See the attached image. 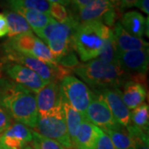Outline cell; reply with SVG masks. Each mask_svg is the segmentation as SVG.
<instances>
[{
  "mask_svg": "<svg viewBox=\"0 0 149 149\" xmlns=\"http://www.w3.org/2000/svg\"><path fill=\"white\" fill-rule=\"evenodd\" d=\"M95 91L103 96L118 123L124 127H127L131 123L130 110L123 101L121 91L119 89L107 88Z\"/></svg>",
  "mask_w": 149,
  "mask_h": 149,
  "instance_id": "cell-13",
  "label": "cell"
},
{
  "mask_svg": "<svg viewBox=\"0 0 149 149\" xmlns=\"http://www.w3.org/2000/svg\"><path fill=\"white\" fill-rule=\"evenodd\" d=\"M100 132V128L87 120H84L76 132L72 145L76 149H95Z\"/></svg>",
  "mask_w": 149,
  "mask_h": 149,
  "instance_id": "cell-16",
  "label": "cell"
},
{
  "mask_svg": "<svg viewBox=\"0 0 149 149\" xmlns=\"http://www.w3.org/2000/svg\"><path fill=\"white\" fill-rule=\"evenodd\" d=\"M12 11L18 13L19 15L24 17L28 25L34 32L39 31L49 24L53 19L49 14L44 13L37 10L27 9L22 7H15L11 8Z\"/></svg>",
  "mask_w": 149,
  "mask_h": 149,
  "instance_id": "cell-20",
  "label": "cell"
},
{
  "mask_svg": "<svg viewBox=\"0 0 149 149\" xmlns=\"http://www.w3.org/2000/svg\"><path fill=\"white\" fill-rule=\"evenodd\" d=\"M22 149H34V148H31L30 146H26L25 148H23Z\"/></svg>",
  "mask_w": 149,
  "mask_h": 149,
  "instance_id": "cell-39",
  "label": "cell"
},
{
  "mask_svg": "<svg viewBox=\"0 0 149 149\" xmlns=\"http://www.w3.org/2000/svg\"><path fill=\"white\" fill-rule=\"evenodd\" d=\"M115 149H131L133 147V141L128 134L127 128L124 126L118 124L117 126L107 130Z\"/></svg>",
  "mask_w": 149,
  "mask_h": 149,
  "instance_id": "cell-23",
  "label": "cell"
},
{
  "mask_svg": "<svg viewBox=\"0 0 149 149\" xmlns=\"http://www.w3.org/2000/svg\"><path fill=\"white\" fill-rule=\"evenodd\" d=\"M0 65H2V56H1V52H0Z\"/></svg>",
  "mask_w": 149,
  "mask_h": 149,
  "instance_id": "cell-40",
  "label": "cell"
},
{
  "mask_svg": "<svg viewBox=\"0 0 149 149\" xmlns=\"http://www.w3.org/2000/svg\"><path fill=\"white\" fill-rule=\"evenodd\" d=\"M78 25L79 22L76 19L67 22H59L53 19L42 29L34 32L46 42L49 41L70 42L73 41V35Z\"/></svg>",
  "mask_w": 149,
  "mask_h": 149,
  "instance_id": "cell-12",
  "label": "cell"
},
{
  "mask_svg": "<svg viewBox=\"0 0 149 149\" xmlns=\"http://www.w3.org/2000/svg\"><path fill=\"white\" fill-rule=\"evenodd\" d=\"M123 29L133 37L142 38L146 34L148 37V17L136 11L125 13L119 22Z\"/></svg>",
  "mask_w": 149,
  "mask_h": 149,
  "instance_id": "cell-19",
  "label": "cell"
},
{
  "mask_svg": "<svg viewBox=\"0 0 149 149\" xmlns=\"http://www.w3.org/2000/svg\"><path fill=\"white\" fill-rule=\"evenodd\" d=\"M130 124H133L145 132H148L149 124L148 104L143 103L140 106L130 111Z\"/></svg>",
  "mask_w": 149,
  "mask_h": 149,
  "instance_id": "cell-25",
  "label": "cell"
},
{
  "mask_svg": "<svg viewBox=\"0 0 149 149\" xmlns=\"http://www.w3.org/2000/svg\"><path fill=\"white\" fill-rule=\"evenodd\" d=\"M112 31L117 47L118 52L148 48V43L146 42L142 38L130 35L123 29L119 22H117L113 25V29H112Z\"/></svg>",
  "mask_w": 149,
  "mask_h": 149,
  "instance_id": "cell-18",
  "label": "cell"
},
{
  "mask_svg": "<svg viewBox=\"0 0 149 149\" xmlns=\"http://www.w3.org/2000/svg\"><path fill=\"white\" fill-rule=\"evenodd\" d=\"M62 108L64 111L65 118V123H66L70 139L72 143L81 123L86 119L81 113L77 111L73 107L70 105L69 103L65 100L64 96H63V101H62Z\"/></svg>",
  "mask_w": 149,
  "mask_h": 149,
  "instance_id": "cell-22",
  "label": "cell"
},
{
  "mask_svg": "<svg viewBox=\"0 0 149 149\" xmlns=\"http://www.w3.org/2000/svg\"><path fill=\"white\" fill-rule=\"evenodd\" d=\"M33 129L34 132L58 142L66 148L70 149L73 146L67 130L63 108L45 116H38Z\"/></svg>",
  "mask_w": 149,
  "mask_h": 149,
  "instance_id": "cell-5",
  "label": "cell"
},
{
  "mask_svg": "<svg viewBox=\"0 0 149 149\" xmlns=\"http://www.w3.org/2000/svg\"><path fill=\"white\" fill-rule=\"evenodd\" d=\"M72 70L95 91L107 88L119 89L128 80V73L119 65L106 63L99 59L80 64Z\"/></svg>",
  "mask_w": 149,
  "mask_h": 149,
  "instance_id": "cell-2",
  "label": "cell"
},
{
  "mask_svg": "<svg viewBox=\"0 0 149 149\" xmlns=\"http://www.w3.org/2000/svg\"><path fill=\"white\" fill-rule=\"evenodd\" d=\"M32 141V131L20 123H13L0 134V149H22Z\"/></svg>",
  "mask_w": 149,
  "mask_h": 149,
  "instance_id": "cell-11",
  "label": "cell"
},
{
  "mask_svg": "<svg viewBox=\"0 0 149 149\" xmlns=\"http://www.w3.org/2000/svg\"><path fill=\"white\" fill-rule=\"evenodd\" d=\"M2 67L8 78L34 93L47 84L37 73L22 65L5 61L2 63Z\"/></svg>",
  "mask_w": 149,
  "mask_h": 149,
  "instance_id": "cell-9",
  "label": "cell"
},
{
  "mask_svg": "<svg viewBox=\"0 0 149 149\" xmlns=\"http://www.w3.org/2000/svg\"><path fill=\"white\" fill-rule=\"evenodd\" d=\"M7 76H5V74L3 72V67L2 65H0V84L5 80V78Z\"/></svg>",
  "mask_w": 149,
  "mask_h": 149,
  "instance_id": "cell-38",
  "label": "cell"
},
{
  "mask_svg": "<svg viewBox=\"0 0 149 149\" xmlns=\"http://www.w3.org/2000/svg\"><path fill=\"white\" fill-rule=\"evenodd\" d=\"M11 8L15 7H22L27 9L37 10L49 14L51 3L47 0H7Z\"/></svg>",
  "mask_w": 149,
  "mask_h": 149,
  "instance_id": "cell-26",
  "label": "cell"
},
{
  "mask_svg": "<svg viewBox=\"0 0 149 149\" xmlns=\"http://www.w3.org/2000/svg\"><path fill=\"white\" fill-rule=\"evenodd\" d=\"M120 88L123 101L124 102L129 110H133L137 107L140 106L146 100V88L139 82L128 80Z\"/></svg>",
  "mask_w": 149,
  "mask_h": 149,
  "instance_id": "cell-17",
  "label": "cell"
},
{
  "mask_svg": "<svg viewBox=\"0 0 149 149\" xmlns=\"http://www.w3.org/2000/svg\"><path fill=\"white\" fill-rule=\"evenodd\" d=\"M85 116L87 121L95 124L104 132L119 124L113 116L103 96L95 91L86 109Z\"/></svg>",
  "mask_w": 149,
  "mask_h": 149,
  "instance_id": "cell-8",
  "label": "cell"
},
{
  "mask_svg": "<svg viewBox=\"0 0 149 149\" xmlns=\"http://www.w3.org/2000/svg\"><path fill=\"white\" fill-rule=\"evenodd\" d=\"M38 116H45L62 108L63 95L58 82H49L36 93Z\"/></svg>",
  "mask_w": 149,
  "mask_h": 149,
  "instance_id": "cell-10",
  "label": "cell"
},
{
  "mask_svg": "<svg viewBox=\"0 0 149 149\" xmlns=\"http://www.w3.org/2000/svg\"><path fill=\"white\" fill-rule=\"evenodd\" d=\"M12 123L10 115L3 107L0 105V134L3 133Z\"/></svg>",
  "mask_w": 149,
  "mask_h": 149,
  "instance_id": "cell-31",
  "label": "cell"
},
{
  "mask_svg": "<svg viewBox=\"0 0 149 149\" xmlns=\"http://www.w3.org/2000/svg\"><path fill=\"white\" fill-rule=\"evenodd\" d=\"M8 22L5 15L3 13H0V37L8 35Z\"/></svg>",
  "mask_w": 149,
  "mask_h": 149,
  "instance_id": "cell-32",
  "label": "cell"
},
{
  "mask_svg": "<svg viewBox=\"0 0 149 149\" xmlns=\"http://www.w3.org/2000/svg\"><path fill=\"white\" fill-rule=\"evenodd\" d=\"M8 22V36L13 37L25 33L32 32V28L28 25L23 17L12 10H6L3 13Z\"/></svg>",
  "mask_w": 149,
  "mask_h": 149,
  "instance_id": "cell-21",
  "label": "cell"
},
{
  "mask_svg": "<svg viewBox=\"0 0 149 149\" xmlns=\"http://www.w3.org/2000/svg\"><path fill=\"white\" fill-rule=\"evenodd\" d=\"M0 105L15 122L34 128L38 118L36 93L6 77L0 84Z\"/></svg>",
  "mask_w": 149,
  "mask_h": 149,
  "instance_id": "cell-1",
  "label": "cell"
},
{
  "mask_svg": "<svg viewBox=\"0 0 149 149\" xmlns=\"http://www.w3.org/2000/svg\"><path fill=\"white\" fill-rule=\"evenodd\" d=\"M97 58L106 63L119 65L118 61L117 47L114 42L113 31H111L109 36L106 37L101 52Z\"/></svg>",
  "mask_w": 149,
  "mask_h": 149,
  "instance_id": "cell-24",
  "label": "cell"
},
{
  "mask_svg": "<svg viewBox=\"0 0 149 149\" xmlns=\"http://www.w3.org/2000/svg\"><path fill=\"white\" fill-rule=\"evenodd\" d=\"M135 7L139 8L146 14H149V0H139Z\"/></svg>",
  "mask_w": 149,
  "mask_h": 149,
  "instance_id": "cell-34",
  "label": "cell"
},
{
  "mask_svg": "<svg viewBox=\"0 0 149 149\" xmlns=\"http://www.w3.org/2000/svg\"><path fill=\"white\" fill-rule=\"evenodd\" d=\"M60 85L65 100L85 116L86 109L93 99L94 92L85 82L71 74L65 76Z\"/></svg>",
  "mask_w": 149,
  "mask_h": 149,
  "instance_id": "cell-7",
  "label": "cell"
},
{
  "mask_svg": "<svg viewBox=\"0 0 149 149\" xmlns=\"http://www.w3.org/2000/svg\"><path fill=\"white\" fill-rule=\"evenodd\" d=\"M114 8H120L121 0H107Z\"/></svg>",
  "mask_w": 149,
  "mask_h": 149,
  "instance_id": "cell-37",
  "label": "cell"
},
{
  "mask_svg": "<svg viewBox=\"0 0 149 149\" xmlns=\"http://www.w3.org/2000/svg\"><path fill=\"white\" fill-rule=\"evenodd\" d=\"M118 61L122 69L127 72L146 74L148 70L149 53L148 49L118 52Z\"/></svg>",
  "mask_w": 149,
  "mask_h": 149,
  "instance_id": "cell-14",
  "label": "cell"
},
{
  "mask_svg": "<svg viewBox=\"0 0 149 149\" xmlns=\"http://www.w3.org/2000/svg\"><path fill=\"white\" fill-rule=\"evenodd\" d=\"M95 149H115L108 133L102 129L96 143Z\"/></svg>",
  "mask_w": 149,
  "mask_h": 149,
  "instance_id": "cell-30",
  "label": "cell"
},
{
  "mask_svg": "<svg viewBox=\"0 0 149 149\" xmlns=\"http://www.w3.org/2000/svg\"><path fill=\"white\" fill-rule=\"evenodd\" d=\"M49 15L55 21L59 22H67L76 19L75 16L71 13V11L67 9L65 6L56 3H51Z\"/></svg>",
  "mask_w": 149,
  "mask_h": 149,
  "instance_id": "cell-28",
  "label": "cell"
},
{
  "mask_svg": "<svg viewBox=\"0 0 149 149\" xmlns=\"http://www.w3.org/2000/svg\"><path fill=\"white\" fill-rule=\"evenodd\" d=\"M2 62H13L22 65L37 73L45 82H58V65H51L27 54L22 53L8 47L3 43L0 48Z\"/></svg>",
  "mask_w": 149,
  "mask_h": 149,
  "instance_id": "cell-4",
  "label": "cell"
},
{
  "mask_svg": "<svg viewBox=\"0 0 149 149\" xmlns=\"http://www.w3.org/2000/svg\"><path fill=\"white\" fill-rule=\"evenodd\" d=\"M47 1L51 3H59V4H61L63 6H69L71 4L70 0H47Z\"/></svg>",
  "mask_w": 149,
  "mask_h": 149,
  "instance_id": "cell-36",
  "label": "cell"
},
{
  "mask_svg": "<svg viewBox=\"0 0 149 149\" xmlns=\"http://www.w3.org/2000/svg\"><path fill=\"white\" fill-rule=\"evenodd\" d=\"M4 44L15 51L30 55L51 65H58L47 46L32 32L9 37Z\"/></svg>",
  "mask_w": 149,
  "mask_h": 149,
  "instance_id": "cell-6",
  "label": "cell"
},
{
  "mask_svg": "<svg viewBox=\"0 0 149 149\" xmlns=\"http://www.w3.org/2000/svg\"><path fill=\"white\" fill-rule=\"evenodd\" d=\"M32 142L34 145V149H69L58 142L43 137L34 131H32Z\"/></svg>",
  "mask_w": 149,
  "mask_h": 149,
  "instance_id": "cell-29",
  "label": "cell"
},
{
  "mask_svg": "<svg viewBox=\"0 0 149 149\" xmlns=\"http://www.w3.org/2000/svg\"><path fill=\"white\" fill-rule=\"evenodd\" d=\"M114 8L107 0H95L90 5L77 11L75 16L79 23L89 22H101L104 24L108 14Z\"/></svg>",
  "mask_w": 149,
  "mask_h": 149,
  "instance_id": "cell-15",
  "label": "cell"
},
{
  "mask_svg": "<svg viewBox=\"0 0 149 149\" xmlns=\"http://www.w3.org/2000/svg\"><path fill=\"white\" fill-rule=\"evenodd\" d=\"M139 0H121L120 8L123 10L125 8H129L132 7H135Z\"/></svg>",
  "mask_w": 149,
  "mask_h": 149,
  "instance_id": "cell-35",
  "label": "cell"
},
{
  "mask_svg": "<svg viewBox=\"0 0 149 149\" xmlns=\"http://www.w3.org/2000/svg\"><path fill=\"white\" fill-rule=\"evenodd\" d=\"M112 29L101 22L79 23L73 35L74 50L84 63L96 59Z\"/></svg>",
  "mask_w": 149,
  "mask_h": 149,
  "instance_id": "cell-3",
  "label": "cell"
},
{
  "mask_svg": "<svg viewBox=\"0 0 149 149\" xmlns=\"http://www.w3.org/2000/svg\"><path fill=\"white\" fill-rule=\"evenodd\" d=\"M95 0H70L71 3L73 4L74 8L77 11L84 8L86 6L90 5Z\"/></svg>",
  "mask_w": 149,
  "mask_h": 149,
  "instance_id": "cell-33",
  "label": "cell"
},
{
  "mask_svg": "<svg viewBox=\"0 0 149 149\" xmlns=\"http://www.w3.org/2000/svg\"><path fill=\"white\" fill-rule=\"evenodd\" d=\"M126 128L133 141V147L131 149H149L148 132H145L133 124H129Z\"/></svg>",
  "mask_w": 149,
  "mask_h": 149,
  "instance_id": "cell-27",
  "label": "cell"
}]
</instances>
